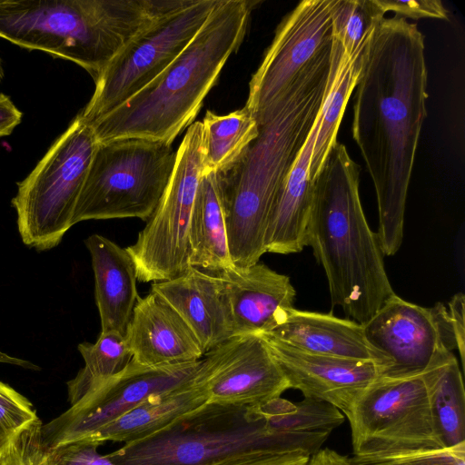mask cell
I'll return each mask as SVG.
<instances>
[{"instance_id":"cell-1","label":"cell","mask_w":465,"mask_h":465,"mask_svg":"<svg viewBox=\"0 0 465 465\" xmlns=\"http://www.w3.org/2000/svg\"><path fill=\"white\" fill-rule=\"evenodd\" d=\"M424 35L394 15L375 28L355 86L352 137L372 180L386 256L403 239L407 193L423 122L428 71Z\"/></svg>"},{"instance_id":"cell-2","label":"cell","mask_w":465,"mask_h":465,"mask_svg":"<svg viewBox=\"0 0 465 465\" xmlns=\"http://www.w3.org/2000/svg\"><path fill=\"white\" fill-rule=\"evenodd\" d=\"M343 420L338 409L308 398L279 397L253 406L206 403L107 455L116 465H212L295 451L312 456Z\"/></svg>"},{"instance_id":"cell-3","label":"cell","mask_w":465,"mask_h":465,"mask_svg":"<svg viewBox=\"0 0 465 465\" xmlns=\"http://www.w3.org/2000/svg\"><path fill=\"white\" fill-rule=\"evenodd\" d=\"M341 55L339 45L324 50L258 123V136L242 155L217 173L235 266L252 265L266 252L271 209L321 113Z\"/></svg>"},{"instance_id":"cell-4","label":"cell","mask_w":465,"mask_h":465,"mask_svg":"<svg viewBox=\"0 0 465 465\" xmlns=\"http://www.w3.org/2000/svg\"><path fill=\"white\" fill-rule=\"evenodd\" d=\"M361 168L336 143L313 181L305 245L325 272L332 306L364 324L394 292L359 193Z\"/></svg>"},{"instance_id":"cell-5","label":"cell","mask_w":465,"mask_h":465,"mask_svg":"<svg viewBox=\"0 0 465 465\" xmlns=\"http://www.w3.org/2000/svg\"><path fill=\"white\" fill-rule=\"evenodd\" d=\"M259 1L219 0L183 51L153 82L89 126L99 143L144 138L173 143L191 125Z\"/></svg>"},{"instance_id":"cell-6","label":"cell","mask_w":465,"mask_h":465,"mask_svg":"<svg viewBox=\"0 0 465 465\" xmlns=\"http://www.w3.org/2000/svg\"><path fill=\"white\" fill-rule=\"evenodd\" d=\"M187 0H0V38L72 61L95 81L155 18Z\"/></svg>"},{"instance_id":"cell-7","label":"cell","mask_w":465,"mask_h":465,"mask_svg":"<svg viewBox=\"0 0 465 465\" xmlns=\"http://www.w3.org/2000/svg\"><path fill=\"white\" fill-rule=\"evenodd\" d=\"M175 158L172 143L162 141L124 138L98 143L73 225L130 217L147 222L166 189Z\"/></svg>"},{"instance_id":"cell-8","label":"cell","mask_w":465,"mask_h":465,"mask_svg":"<svg viewBox=\"0 0 465 465\" xmlns=\"http://www.w3.org/2000/svg\"><path fill=\"white\" fill-rule=\"evenodd\" d=\"M97 145L92 128L77 115L18 183L12 204L26 246L53 249L73 226L74 208Z\"/></svg>"},{"instance_id":"cell-9","label":"cell","mask_w":465,"mask_h":465,"mask_svg":"<svg viewBox=\"0 0 465 465\" xmlns=\"http://www.w3.org/2000/svg\"><path fill=\"white\" fill-rule=\"evenodd\" d=\"M218 1L190 0L132 38L94 81V94L78 114L81 120L91 124L153 82L188 45Z\"/></svg>"},{"instance_id":"cell-10","label":"cell","mask_w":465,"mask_h":465,"mask_svg":"<svg viewBox=\"0 0 465 465\" xmlns=\"http://www.w3.org/2000/svg\"><path fill=\"white\" fill-rule=\"evenodd\" d=\"M203 169L202 122L189 125L176 151L173 171L166 189L135 242L126 248L137 280H172L189 267V226Z\"/></svg>"},{"instance_id":"cell-11","label":"cell","mask_w":465,"mask_h":465,"mask_svg":"<svg viewBox=\"0 0 465 465\" xmlns=\"http://www.w3.org/2000/svg\"><path fill=\"white\" fill-rule=\"evenodd\" d=\"M353 455L445 448L434 424L423 371L381 375L347 418Z\"/></svg>"},{"instance_id":"cell-12","label":"cell","mask_w":465,"mask_h":465,"mask_svg":"<svg viewBox=\"0 0 465 465\" xmlns=\"http://www.w3.org/2000/svg\"><path fill=\"white\" fill-rule=\"evenodd\" d=\"M201 360L186 364L148 367L132 359L121 372L84 395L57 418L42 425L45 444L55 450L76 440L93 439L102 428L148 397L193 380Z\"/></svg>"},{"instance_id":"cell-13","label":"cell","mask_w":465,"mask_h":465,"mask_svg":"<svg viewBox=\"0 0 465 465\" xmlns=\"http://www.w3.org/2000/svg\"><path fill=\"white\" fill-rule=\"evenodd\" d=\"M333 0H304L284 16L253 74L246 107L257 124L333 40Z\"/></svg>"},{"instance_id":"cell-14","label":"cell","mask_w":465,"mask_h":465,"mask_svg":"<svg viewBox=\"0 0 465 465\" xmlns=\"http://www.w3.org/2000/svg\"><path fill=\"white\" fill-rule=\"evenodd\" d=\"M362 325L369 342L391 362L385 375L421 372L440 350H457L441 302L426 308L393 293Z\"/></svg>"},{"instance_id":"cell-15","label":"cell","mask_w":465,"mask_h":465,"mask_svg":"<svg viewBox=\"0 0 465 465\" xmlns=\"http://www.w3.org/2000/svg\"><path fill=\"white\" fill-rule=\"evenodd\" d=\"M198 378L208 403L253 406L282 397L289 382L258 335L235 336L207 351Z\"/></svg>"},{"instance_id":"cell-16","label":"cell","mask_w":465,"mask_h":465,"mask_svg":"<svg viewBox=\"0 0 465 465\" xmlns=\"http://www.w3.org/2000/svg\"><path fill=\"white\" fill-rule=\"evenodd\" d=\"M263 341L282 370L290 389L300 391L303 398L331 405L345 418L365 389L387 370L374 361L312 354Z\"/></svg>"},{"instance_id":"cell-17","label":"cell","mask_w":465,"mask_h":465,"mask_svg":"<svg viewBox=\"0 0 465 465\" xmlns=\"http://www.w3.org/2000/svg\"><path fill=\"white\" fill-rule=\"evenodd\" d=\"M255 335L307 353L374 361L387 370L391 366L389 359L369 342L362 324L332 313L293 307L271 329Z\"/></svg>"},{"instance_id":"cell-18","label":"cell","mask_w":465,"mask_h":465,"mask_svg":"<svg viewBox=\"0 0 465 465\" xmlns=\"http://www.w3.org/2000/svg\"><path fill=\"white\" fill-rule=\"evenodd\" d=\"M218 275L228 301L234 337L265 331L293 308L296 292L290 277L262 262L233 265Z\"/></svg>"},{"instance_id":"cell-19","label":"cell","mask_w":465,"mask_h":465,"mask_svg":"<svg viewBox=\"0 0 465 465\" xmlns=\"http://www.w3.org/2000/svg\"><path fill=\"white\" fill-rule=\"evenodd\" d=\"M124 337L132 359L143 366L192 363L205 354L182 317L152 292L139 297Z\"/></svg>"},{"instance_id":"cell-20","label":"cell","mask_w":465,"mask_h":465,"mask_svg":"<svg viewBox=\"0 0 465 465\" xmlns=\"http://www.w3.org/2000/svg\"><path fill=\"white\" fill-rule=\"evenodd\" d=\"M151 292L164 300L195 335L204 353L234 337L228 301L218 274L189 267Z\"/></svg>"},{"instance_id":"cell-21","label":"cell","mask_w":465,"mask_h":465,"mask_svg":"<svg viewBox=\"0 0 465 465\" xmlns=\"http://www.w3.org/2000/svg\"><path fill=\"white\" fill-rule=\"evenodd\" d=\"M84 244L91 256L101 331L124 336L140 297L134 262L126 248L103 235L92 234Z\"/></svg>"},{"instance_id":"cell-22","label":"cell","mask_w":465,"mask_h":465,"mask_svg":"<svg viewBox=\"0 0 465 465\" xmlns=\"http://www.w3.org/2000/svg\"><path fill=\"white\" fill-rule=\"evenodd\" d=\"M319 126L318 116L303 148L274 200L264 236L266 252L296 253L306 246V230L313 199L310 162Z\"/></svg>"},{"instance_id":"cell-23","label":"cell","mask_w":465,"mask_h":465,"mask_svg":"<svg viewBox=\"0 0 465 465\" xmlns=\"http://www.w3.org/2000/svg\"><path fill=\"white\" fill-rule=\"evenodd\" d=\"M206 403L208 396L197 371L188 383L148 397L102 428L93 439L103 444L106 441L124 444L138 441L159 432Z\"/></svg>"},{"instance_id":"cell-24","label":"cell","mask_w":465,"mask_h":465,"mask_svg":"<svg viewBox=\"0 0 465 465\" xmlns=\"http://www.w3.org/2000/svg\"><path fill=\"white\" fill-rule=\"evenodd\" d=\"M189 265L218 274L233 266L217 173L202 175L189 226Z\"/></svg>"},{"instance_id":"cell-25","label":"cell","mask_w":465,"mask_h":465,"mask_svg":"<svg viewBox=\"0 0 465 465\" xmlns=\"http://www.w3.org/2000/svg\"><path fill=\"white\" fill-rule=\"evenodd\" d=\"M434 424L445 448L465 442V391L452 351L440 350L423 371Z\"/></svg>"},{"instance_id":"cell-26","label":"cell","mask_w":465,"mask_h":465,"mask_svg":"<svg viewBox=\"0 0 465 465\" xmlns=\"http://www.w3.org/2000/svg\"><path fill=\"white\" fill-rule=\"evenodd\" d=\"M203 129V169L202 175L219 173L232 166L258 136L259 125L246 108L225 115L207 111Z\"/></svg>"},{"instance_id":"cell-27","label":"cell","mask_w":465,"mask_h":465,"mask_svg":"<svg viewBox=\"0 0 465 465\" xmlns=\"http://www.w3.org/2000/svg\"><path fill=\"white\" fill-rule=\"evenodd\" d=\"M365 48L351 56L347 55L344 51L342 53L334 81L319 115L320 126L310 162V176L312 182L320 173L330 151L337 143L339 126L349 98L357 84Z\"/></svg>"},{"instance_id":"cell-28","label":"cell","mask_w":465,"mask_h":465,"mask_svg":"<svg viewBox=\"0 0 465 465\" xmlns=\"http://www.w3.org/2000/svg\"><path fill=\"white\" fill-rule=\"evenodd\" d=\"M77 348L84 366L67 382L71 404L121 372L132 360L125 337L116 331H101L94 343L84 341Z\"/></svg>"},{"instance_id":"cell-29","label":"cell","mask_w":465,"mask_h":465,"mask_svg":"<svg viewBox=\"0 0 465 465\" xmlns=\"http://www.w3.org/2000/svg\"><path fill=\"white\" fill-rule=\"evenodd\" d=\"M384 15L375 0H333V36L347 55H354L366 47Z\"/></svg>"},{"instance_id":"cell-30","label":"cell","mask_w":465,"mask_h":465,"mask_svg":"<svg viewBox=\"0 0 465 465\" xmlns=\"http://www.w3.org/2000/svg\"><path fill=\"white\" fill-rule=\"evenodd\" d=\"M39 418L21 428L0 456V465H54V454L42 438Z\"/></svg>"},{"instance_id":"cell-31","label":"cell","mask_w":465,"mask_h":465,"mask_svg":"<svg viewBox=\"0 0 465 465\" xmlns=\"http://www.w3.org/2000/svg\"><path fill=\"white\" fill-rule=\"evenodd\" d=\"M352 465H465V442L450 448L353 455Z\"/></svg>"},{"instance_id":"cell-32","label":"cell","mask_w":465,"mask_h":465,"mask_svg":"<svg viewBox=\"0 0 465 465\" xmlns=\"http://www.w3.org/2000/svg\"><path fill=\"white\" fill-rule=\"evenodd\" d=\"M37 418L30 401L0 381V456L11 438Z\"/></svg>"},{"instance_id":"cell-33","label":"cell","mask_w":465,"mask_h":465,"mask_svg":"<svg viewBox=\"0 0 465 465\" xmlns=\"http://www.w3.org/2000/svg\"><path fill=\"white\" fill-rule=\"evenodd\" d=\"M103 443L94 439L76 440L53 450L54 465H116L98 452Z\"/></svg>"},{"instance_id":"cell-34","label":"cell","mask_w":465,"mask_h":465,"mask_svg":"<svg viewBox=\"0 0 465 465\" xmlns=\"http://www.w3.org/2000/svg\"><path fill=\"white\" fill-rule=\"evenodd\" d=\"M375 2L384 14L393 12L396 16L404 19L446 20L449 17L448 10L440 0H375Z\"/></svg>"},{"instance_id":"cell-35","label":"cell","mask_w":465,"mask_h":465,"mask_svg":"<svg viewBox=\"0 0 465 465\" xmlns=\"http://www.w3.org/2000/svg\"><path fill=\"white\" fill-rule=\"evenodd\" d=\"M310 457L307 453L295 451L233 458L212 465H306Z\"/></svg>"},{"instance_id":"cell-36","label":"cell","mask_w":465,"mask_h":465,"mask_svg":"<svg viewBox=\"0 0 465 465\" xmlns=\"http://www.w3.org/2000/svg\"><path fill=\"white\" fill-rule=\"evenodd\" d=\"M450 323L462 368L465 365V297L462 292L452 296L448 304Z\"/></svg>"},{"instance_id":"cell-37","label":"cell","mask_w":465,"mask_h":465,"mask_svg":"<svg viewBox=\"0 0 465 465\" xmlns=\"http://www.w3.org/2000/svg\"><path fill=\"white\" fill-rule=\"evenodd\" d=\"M22 112L9 96L0 93V138L9 135L21 123Z\"/></svg>"},{"instance_id":"cell-38","label":"cell","mask_w":465,"mask_h":465,"mask_svg":"<svg viewBox=\"0 0 465 465\" xmlns=\"http://www.w3.org/2000/svg\"><path fill=\"white\" fill-rule=\"evenodd\" d=\"M346 459L347 456L329 448H324L312 455L306 465H345Z\"/></svg>"},{"instance_id":"cell-39","label":"cell","mask_w":465,"mask_h":465,"mask_svg":"<svg viewBox=\"0 0 465 465\" xmlns=\"http://www.w3.org/2000/svg\"><path fill=\"white\" fill-rule=\"evenodd\" d=\"M0 363H7L12 364L15 366H19L25 369L30 370H38L39 368L34 364L33 362L23 360L17 357H14L12 355H9L2 351H0Z\"/></svg>"},{"instance_id":"cell-40","label":"cell","mask_w":465,"mask_h":465,"mask_svg":"<svg viewBox=\"0 0 465 465\" xmlns=\"http://www.w3.org/2000/svg\"><path fill=\"white\" fill-rule=\"evenodd\" d=\"M4 68H3V64H2V60L0 58V82L2 81V79L4 78Z\"/></svg>"},{"instance_id":"cell-41","label":"cell","mask_w":465,"mask_h":465,"mask_svg":"<svg viewBox=\"0 0 465 465\" xmlns=\"http://www.w3.org/2000/svg\"><path fill=\"white\" fill-rule=\"evenodd\" d=\"M345 465H352L349 457H347V459H346Z\"/></svg>"}]
</instances>
